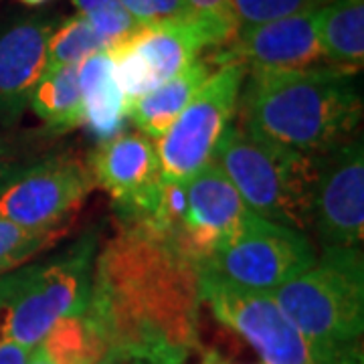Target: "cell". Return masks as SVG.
Returning <instances> with one entry per match:
<instances>
[{
  "label": "cell",
  "instance_id": "1",
  "mask_svg": "<svg viewBox=\"0 0 364 364\" xmlns=\"http://www.w3.org/2000/svg\"><path fill=\"white\" fill-rule=\"evenodd\" d=\"M200 304L198 267L154 231L122 221L97 249L85 318L126 363H188Z\"/></svg>",
  "mask_w": 364,
  "mask_h": 364
},
{
  "label": "cell",
  "instance_id": "2",
  "mask_svg": "<svg viewBox=\"0 0 364 364\" xmlns=\"http://www.w3.org/2000/svg\"><path fill=\"white\" fill-rule=\"evenodd\" d=\"M241 128L261 140L320 156L354 138L363 117L356 73L332 65L247 71Z\"/></svg>",
  "mask_w": 364,
  "mask_h": 364
},
{
  "label": "cell",
  "instance_id": "3",
  "mask_svg": "<svg viewBox=\"0 0 364 364\" xmlns=\"http://www.w3.org/2000/svg\"><path fill=\"white\" fill-rule=\"evenodd\" d=\"M97 249L91 231L57 257L0 273V344L35 348L59 320L85 314Z\"/></svg>",
  "mask_w": 364,
  "mask_h": 364
},
{
  "label": "cell",
  "instance_id": "4",
  "mask_svg": "<svg viewBox=\"0 0 364 364\" xmlns=\"http://www.w3.org/2000/svg\"><path fill=\"white\" fill-rule=\"evenodd\" d=\"M215 162L257 217L301 233L312 227L318 156L261 140L233 124Z\"/></svg>",
  "mask_w": 364,
  "mask_h": 364
},
{
  "label": "cell",
  "instance_id": "5",
  "mask_svg": "<svg viewBox=\"0 0 364 364\" xmlns=\"http://www.w3.org/2000/svg\"><path fill=\"white\" fill-rule=\"evenodd\" d=\"M304 336L332 348L360 344L364 330L363 249H324L306 272L272 294Z\"/></svg>",
  "mask_w": 364,
  "mask_h": 364
},
{
  "label": "cell",
  "instance_id": "6",
  "mask_svg": "<svg viewBox=\"0 0 364 364\" xmlns=\"http://www.w3.org/2000/svg\"><path fill=\"white\" fill-rule=\"evenodd\" d=\"M200 301L259 354L261 364H363V344L332 348L304 336L272 294L231 286L198 272Z\"/></svg>",
  "mask_w": 364,
  "mask_h": 364
},
{
  "label": "cell",
  "instance_id": "7",
  "mask_svg": "<svg viewBox=\"0 0 364 364\" xmlns=\"http://www.w3.org/2000/svg\"><path fill=\"white\" fill-rule=\"evenodd\" d=\"M243 79L245 69L237 63L213 69L181 116L154 142L162 181H188L215 160L217 148L237 116Z\"/></svg>",
  "mask_w": 364,
  "mask_h": 364
},
{
  "label": "cell",
  "instance_id": "8",
  "mask_svg": "<svg viewBox=\"0 0 364 364\" xmlns=\"http://www.w3.org/2000/svg\"><path fill=\"white\" fill-rule=\"evenodd\" d=\"M229 39L210 23L193 14L182 18L138 25L116 47L105 51L128 102H136L158 85L176 77L205 51H217Z\"/></svg>",
  "mask_w": 364,
  "mask_h": 364
},
{
  "label": "cell",
  "instance_id": "9",
  "mask_svg": "<svg viewBox=\"0 0 364 364\" xmlns=\"http://www.w3.org/2000/svg\"><path fill=\"white\" fill-rule=\"evenodd\" d=\"M318 259L314 243L298 229L265 221L257 215L223 243L198 272L231 286L273 294Z\"/></svg>",
  "mask_w": 364,
  "mask_h": 364
},
{
  "label": "cell",
  "instance_id": "10",
  "mask_svg": "<svg viewBox=\"0 0 364 364\" xmlns=\"http://www.w3.org/2000/svg\"><path fill=\"white\" fill-rule=\"evenodd\" d=\"M95 188L87 164L73 156L23 162L0 182V221L28 231H55Z\"/></svg>",
  "mask_w": 364,
  "mask_h": 364
},
{
  "label": "cell",
  "instance_id": "11",
  "mask_svg": "<svg viewBox=\"0 0 364 364\" xmlns=\"http://www.w3.org/2000/svg\"><path fill=\"white\" fill-rule=\"evenodd\" d=\"M324 249H363L364 146L350 138L318 156L312 227Z\"/></svg>",
  "mask_w": 364,
  "mask_h": 364
},
{
  "label": "cell",
  "instance_id": "12",
  "mask_svg": "<svg viewBox=\"0 0 364 364\" xmlns=\"http://www.w3.org/2000/svg\"><path fill=\"white\" fill-rule=\"evenodd\" d=\"M184 217L181 229L168 243L200 267L223 243L233 239L255 213L249 210L233 182L215 160L184 181Z\"/></svg>",
  "mask_w": 364,
  "mask_h": 364
},
{
  "label": "cell",
  "instance_id": "13",
  "mask_svg": "<svg viewBox=\"0 0 364 364\" xmlns=\"http://www.w3.org/2000/svg\"><path fill=\"white\" fill-rule=\"evenodd\" d=\"M95 186L114 200L122 221L146 223L162 193L154 142L142 132H119L100 142L85 162Z\"/></svg>",
  "mask_w": 364,
  "mask_h": 364
},
{
  "label": "cell",
  "instance_id": "14",
  "mask_svg": "<svg viewBox=\"0 0 364 364\" xmlns=\"http://www.w3.org/2000/svg\"><path fill=\"white\" fill-rule=\"evenodd\" d=\"M316 11L275 18L237 33L229 45L208 55L213 65L237 63L247 71L255 69H308L326 61Z\"/></svg>",
  "mask_w": 364,
  "mask_h": 364
},
{
  "label": "cell",
  "instance_id": "15",
  "mask_svg": "<svg viewBox=\"0 0 364 364\" xmlns=\"http://www.w3.org/2000/svg\"><path fill=\"white\" fill-rule=\"evenodd\" d=\"M53 28L51 21L25 18L0 33V126L13 128L25 116L47 67Z\"/></svg>",
  "mask_w": 364,
  "mask_h": 364
},
{
  "label": "cell",
  "instance_id": "16",
  "mask_svg": "<svg viewBox=\"0 0 364 364\" xmlns=\"http://www.w3.org/2000/svg\"><path fill=\"white\" fill-rule=\"evenodd\" d=\"M77 83L83 107V126L104 142L122 132L130 102L116 77V67L105 51L95 53L77 65Z\"/></svg>",
  "mask_w": 364,
  "mask_h": 364
},
{
  "label": "cell",
  "instance_id": "17",
  "mask_svg": "<svg viewBox=\"0 0 364 364\" xmlns=\"http://www.w3.org/2000/svg\"><path fill=\"white\" fill-rule=\"evenodd\" d=\"M213 69L215 65L208 55L198 57L195 63H191L176 77L168 79L166 83L158 85L156 90L132 102L128 117L138 132H142L150 140H158L168 130L170 124L181 116L182 109L195 97L196 91L213 73Z\"/></svg>",
  "mask_w": 364,
  "mask_h": 364
},
{
  "label": "cell",
  "instance_id": "18",
  "mask_svg": "<svg viewBox=\"0 0 364 364\" xmlns=\"http://www.w3.org/2000/svg\"><path fill=\"white\" fill-rule=\"evenodd\" d=\"M316 18L326 65L358 73L364 65V0H326Z\"/></svg>",
  "mask_w": 364,
  "mask_h": 364
},
{
  "label": "cell",
  "instance_id": "19",
  "mask_svg": "<svg viewBox=\"0 0 364 364\" xmlns=\"http://www.w3.org/2000/svg\"><path fill=\"white\" fill-rule=\"evenodd\" d=\"M28 107L45 124L47 130L57 134H65L83 126L77 65L45 71L31 93Z\"/></svg>",
  "mask_w": 364,
  "mask_h": 364
},
{
  "label": "cell",
  "instance_id": "20",
  "mask_svg": "<svg viewBox=\"0 0 364 364\" xmlns=\"http://www.w3.org/2000/svg\"><path fill=\"white\" fill-rule=\"evenodd\" d=\"M37 346L57 364H93L107 352L85 314L59 320Z\"/></svg>",
  "mask_w": 364,
  "mask_h": 364
},
{
  "label": "cell",
  "instance_id": "21",
  "mask_svg": "<svg viewBox=\"0 0 364 364\" xmlns=\"http://www.w3.org/2000/svg\"><path fill=\"white\" fill-rule=\"evenodd\" d=\"M102 51H105V45L91 28L90 21L83 14H75L67 18L65 23H61L59 28H53L47 45L45 71L57 67L79 65L87 57Z\"/></svg>",
  "mask_w": 364,
  "mask_h": 364
},
{
  "label": "cell",
  "instance_id": "22",
  "mask_svg": "<svg viewBox=\"0 0 364 364\" xmlns=\"http://www.w3.org/2000/svg\"><path fill=\"white\" fill-rule=\"evenodd\" d=\"M63 235L65 227L55 231H28L13 223L0 221V273L11 272L26 263Z\"/></svg>",
  "mask_w": 364,
  "mask_h": 364
},
{
  "label": "cell",
  "instance_id": "23",
  "mask_svg": "<svg viewBox=\"0 0 364 364\" xmlns=\"http://www.w3.org/2000/svg\"><path fill=\"white\" fill-rule=\"evenodd\" d=\"M326 0H231V13L237 23V33L263 25L275 18L314 11Z\"/></svg>",
  "mask_w": 364,
  "mask_h": 364
},
{
  "label": "cell",
  "instance_id": "24",
  "mask_svg": "<svg viewBox=\"0 0 364 364\" xmlns=\"http://www.w3.org/2000/svg\"><path fill=\"white\" fill-rule=\"evenodd\" d=\"M138 25L162 23L188 14L186 0H119Z\"/></svg>",
  "mask_w": 364,
  "mask_h": 364
},
{
  "label": "cell",
  "instance_id": "25",
  "mask_svg": "<svg viewBox=\"0 0 364 364\" xmlns=\"http://www.w3.org/2000/svg\"><path fill=\"white\" fill-rule=\"evenodd\" d=\"M186 6L188 14L217 26L229 43L237 37V23L231 13V0H186Z\"/></svg>",
  "mask_w": 364,
  "mask_h": 364
},
{
  "label": "cell",
  "instance_id": "26",
  "mask_svg": "<svg viewBox=\"0 0 364 364\" xmlns=\"http://www.w3.org/2000/svg\"><path fill=\"white\" fill-rule=\"evenodd\" d=\"M25 160H21L16 148L13 146L11 140L0 136V182L4 181L11 172H13L18 164H23Z\"/></svg>",
  "mask_w": 364,
  "mask_h": 364
},
{
  "label": "cell",
  "instance_id": "27",
  "mask_svg": "<svg viewBox=\"0 0 364 364\" xmlns=\"http://www.w3.org/2000/svg\"><path fill=\"white\" fill-rule=\"evenodd\" d=\"M31 348L18 344H0V364H25Z\"/></svg>",
  "mask_w": 364,
  "mask_h": 364
},
{
  "label": "cell",
  "instance_id": "28",
  "mask_svg": "<svg viewBox=\"0 0 364 364\" xmlns=\"http://www.w3.org/2000/svg\"><path fill=\"white\" fill-rule=\"evenodd\" d=\"M117 2L119 0H73V4L77 6L79 14H83V16H90L93 13L105 11V9L114 6Z\"/></svg>",
  "mask_w": 364,
  "mask_h": 364
},
{
  "label": "cell",
  "instance_id": "29",
  "mask_svg": "<svg viewBox=\"0 0 364 364\" xmlns=\"http://www.w3.org/2000/svg\"><path fill=\"white\" fill-rule=\"evenodd\" d=\"M198 360L196 364H233L231 360H227L223 354H219L217 350H213V348H207V350H198ZM188 364V363H184Z\"/></svg>",
  "mask_w": 364,
  "mask_h": 364
},
{
  "label": "cell",
  "instance_id": "30",
  "mask_svg": "<svg viewBox=\"0 0 364 364\" xmlns=\"http://www.w3.org/2000/svg\"><path fill=\"white\" fill-rule=\"evenodd\" d=\"M25 364H57L53 360L51 356H47L45 352L41 350V346H35V348H31L28 352V358H26Z\"/></svg>",
  "mask_w": 364,
  "mask_h": 364
},
{
  "label": "cell",
  "instance_id": "31",
  "mask_svg": "<svg viewBox=\"0 0 364 364\" xmlns=\"http://www.w3.org/2000/svg\"><path fill=\"white\" fill-rule=\"evenodd\" d=\"M93 364H126V360H124V358H119V356L114 354V352H105L104 356H102L100 360H95Z\"/></svg>",
  "mask_w": 364,
  "mask_h": 364
},
{
  "label": "cell",
  "instance_id": "32",
  "mask_svg": "<svg viewBox=\"0 0 364 364\" xmlns=\"http://www.w3.org/2000/svg\"><path fill=\"white\" fill-rule=\"evenodd\" d=\"M18 2H23L26 6H41V4H45L47 0H18Z\"/></svg>",
  "mask_w": 364,
  "mask_h": 364
}]
</instances>
